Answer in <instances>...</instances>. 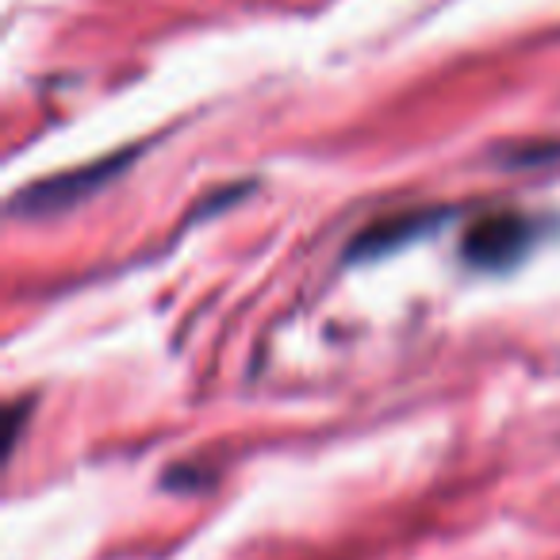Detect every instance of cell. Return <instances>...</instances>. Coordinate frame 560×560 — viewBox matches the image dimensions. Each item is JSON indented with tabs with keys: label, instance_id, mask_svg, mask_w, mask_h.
Segmentation results:
<instances>
[{
	"label": "cell",
	"instance_id": "7a4b0ae2",
	"mask_svg": "<svg viewBox=\"0 0 560 560\" xmlns=\"http://www.w3.org/2000/svg\"><path fill=\"white\" fill-rule=\"evenodd\" d=\"M124 165H127V158H104V162H93V165H85V170H70V173H62V177H50V180H43V185L27 188L16 200V211H24V215L62 211V208H70V203L85 200L96 188H104Z\"/></svg>",
	"mask_w": 560,
	"mask_h": 560
},
{
	"label": "cell",
	"instance_id": "6da1fadb",
	"mask_svg": "<svg viewBox=\"0 0 560 560\" xmlns=\"http://www.w3.org/2000/svg\"><path fill=\"white\" fill-rule=\"evenodd\" d=\"M537 226L526 215H514V211H499V215L476 219L465 231L460 242V254L476 269H511L518 257L529 254L534 246Z\"/></svg>",
	"mask_w": 560,
	"mask_h": 560
},
{
	"label": "cell",
	"instance_id": "3957f363",
	"mask_svg": "<svg viewBox=\"0 0 560 560\" xmlns=\"http://www.w3.org/2000/svg\"><path fill=\"white\" fill-rule=\"evenodd\" d=\"M422 226H430V219H422V215L384 219V223H376L373 231L358 234V242H353V257H376V254H384V249L404 246V242L411 238L415 231H422Z\"/></svg>",
	"mask_w": 560,
	"mask_h": 560
}]
</instances>
